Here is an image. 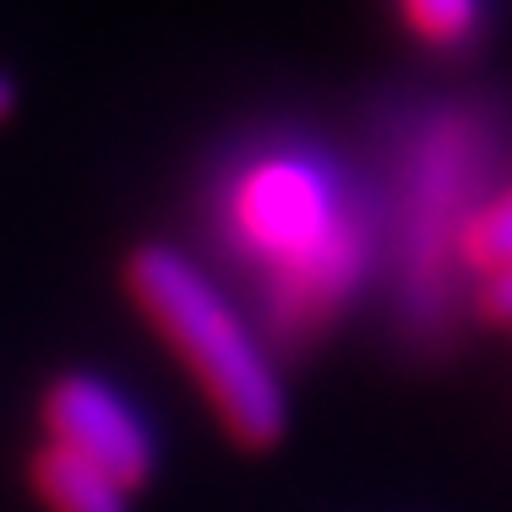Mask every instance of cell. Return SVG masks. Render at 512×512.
Returning <instances> with one entry per match:
<instances>
[{"mask_svg":"<svg viewBox=\"0 0 512 512\" xmlns=\"http://www.w3.org/2000/svg\"><path fill=\"white\" fill-rule=\"evenodd\" d=\"M502 131L480 99H409L387 115L382 175V267L409 338H442L463 300V240L496 191Z\"/></svg>","mask_w":512,"mask_h":512,"instance_id":"cell-1","label":"cell"},{"mask_svg":"<svg viewBox=\"0 0 512 512\" xmlns=\"http://www.w3.org/2000/svg\"><path fill=\"white\" fill-rule=\"evenodd\" d=\"M371 180L344 169L322 142L300 131H256L207 175V235L218 256L256 289L306 256L344 224Z\"/></svg>","mask_w":512,"mask_h":512,"instance_id":"cell-2","label":"cell"},{"mask_svg":"<svg viewBox=\"0 0 512 512\" xmlns=\"http://www.w3.org/2000/svg\"><path fill=\"white\" fill-rule=\"evenodd\" d=\"M126 289L137 311L158 327L169 355L191 371L207 409L218 414L240 447H273L284 436V382L267 355L262 333L246 311L202 273L191 256L169 246H137L126 262Z\"/></svg>","mask_w":512,"mask_h":512,"instance_id":"cell-3","label":"cell"},{"mask_svg":"<svg viewBox=\"0 0 512 512\" xmlns=\"http://www.w3.org/2000/svg\"><path fill=\"white\" fill-rule=\"evenodd\" d=\"M44 436L60 453L93 463L115 485L137 491L153 474V436L142 414L99 376H60L44 393Z\"/></svg>","mask_w":512,"mask_h":512,"instance_id":"cell-4","label":"cell"},{"mask_svg":"<svg viewBox=\"0 0 512 512\" xmlns=\"http://www.w3.org/2000/svg\"><path fill=\"white\" fill-rule=\"evenodd\" d=\"M491 11L496 0H393V22L404 28V39L442 60L480 50V39L491 33Z\"/></svg>","mask_w":512,"mask_h":512,"instance_id":"cell-5","label":"cell"},{"mask_svg":"<svg viewBox=\"0 0 512 512\" xmlns=\"http://www.w3.org/2000/svg\"><path fill=\"white\" fill-rule=\"evenodd\" d=\"M33 496H39L50 512H131V491L115 485L109 474H99L93 463L60 453V447L44 442L33 453Z\"/></svg>","mask_w":512,"mask_h":512,"instance_id":"cell-6","label":"cell"},{"mask_svg":"<svg viewBox=\"0 0 512 512\" xmlns=\"http://www.w3.org/2000/svg\"><path fill=\"white\" fill-rule=\"evenodd\" d=\"M507 262H512V180H496V191L469 224L463 267H469V278H485L491 267H507Z\"/></svg>","mask_w":512,"mask_h":512,"instance_id":"cell-7","label":"cell"},{"mask_svg":"<svg viewBox=\"0 0 512 512\" xmlns=\"http://www.w3.org/2000/svg\"><path fill=\"white\" fill-rule=\"evenodd\" d=\"M474 311L485 316V322H507L512 327V262L507 267H491L485 278H474Z\"/></svg>","mask_w":512,"mask_h":512,"instance_id":"cell-8","label":"cell"},{"mask_svg":"<svg viewBox=\"0 0 512 512\" xmlns=\"http://www.w3.org/2000/svg\"><path fill=\"white\" fill-rule=\"evenodd\" d=\"M11 104H17V88H11V77H0V120L11 115Z\"/></svg>","mask_w":512,"mask_h":512,"instance_id":"cell-9","label":"cell"}]
</instances>
